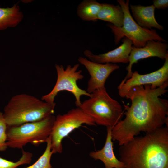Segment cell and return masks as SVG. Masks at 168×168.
Wrapping results in <instances>:
<instances>
[{"instance_id":"13","label":"cell","mask_w":168,"mask_h":168,"mask_svg":"<svg viewBox=\"0 0 168 168\" xmlns=\"http://www.w3.org/2000/svg\"><path fill=\"white\" fill-rule=\"evenodd\" d=\"M107 127V136L103 147L97 151H92L90 156L95 160H100L105 168H125L124 164L116 157L114 151L111 136L112 127Z\"/></svg>"},{"instance_id":"11","label":"cell","mask_w":168,"mask_h":168,"mask_svg":"<svg viewBox=\"0 0 168 168\" xmlns=\"http://www.w3.org/2000/svg\"><path fill=\"white\" fill-rule=\"evenodd\" d=\"M168 44L166 42L158 41H148L145 45L141 48H136L132 46L129 58V64L126 69L127 74L120 84L124 83L129 78L133 72L132 67L133 64L137 63L141 59L151 57H157L165 60L168 56Z\"/></svg>"},{"instance_id":"15","label":"cell","mask_w":168,"mask_h":168,"mask_svg":"<svg viewBox=\"0 0 168 168\" xmlns=\"http://www.w3.org/2000/svg\"><path fill=\"white\" fill-rule=\"evenodd\" d=\"M124 18V13L119 5L102 3L97 20L108 22L117 27H120L123 26Z\"/></svg>"},{"instance_id":"10","label":"cell","mask_w":168,"mask_h":168,"mask_svg":"<svg viewBox=\"0 0 168 168\" xmlns=\"http://www.w3.org/2000/svg\"><path fill=\"white\" fill-rule=\"evenodd\" d=\"M78 60L85 66L91 76L86 91L90 94L97 89L105 87V82L110 75L120 67L116 64L98 63L82 57H79Z\"/></svg>"},{"instance_id":"5","label":"cell","mask_w":168,"mask_h":168,"mask_svg":"<svg viewBox=\"0 0 168 168\" xmlns=\"http://www.w3.org/2000/svg\"><path fill=\"white\" fill-rule=\"evenodd\" d=\"M55 119L52 115L40 121L7 127L6 146L22 149L28 143L38 146L46 142L51 135Z\"/></svg>"},{"instance_id":"8","label":"cell","mask_w":168,"mask_h":168,"mask_svg":"<svg viewBox=\"0 0 168 168\" xmlns=\"http://www.w3.org/2000/svg\"><path fill=\"white\" fill-rule=\"evenodd\" d=\"M83 124L96 125L93 119L80 107L72 109L65 114L57 115L51 134V150L54 154L61 153L63 139Z\"/></svg>"},{"instance_id":"19","label":"cell","mask_w":168,"mask_h":168,"mask_svg":"<svg viewBox=\"0 0 168 168\" xmlns=\"http://www.w3.org/2000/svg\"><path fill=\"white\" fill-rule=\"evenodd\" d=\"M22 155L17 161L14 162L0 156V168H16L18 166L29 164L32 160L33 154L22 149Z\"/></svg>"},{"instance_id":"21","label":"cell","mask_w":168,"mask_h":168,"mask_svg":"<svg viewBox=\"0 0 168 168\" xmlns=\"http://www.w3.org/2000/svg\"><path fill=\"white\" fill-rule=\"evenodd\" d=\"M155 8L164 9L168 7V0H154L153 4Z\"/></svg>"},{"instance_id":"20","label":"cell","mask_w":168,"mask_h":168,"mask_svg":"<svg viewBox=\"0 0 168 168\" xmlns=\"http://www.w3.org/2000/svg\"><path fill=\"white\" fill-rule=\"evenodd\" d=\"M7 125L3 117V113L0 112V152H3L5 151L7 148L6 144L7 140Z\"/></svg>"},{"instance_id":"6","label":"cell","mask_w":168,"mask_h":168,"mask_svg":"<svg viewBox=\"0 0 168 168\" xmlns=\"http://www.w3.org/2000/svg\"><path fill=\"white\" fill-rule=\"evenodd\" d=\"M117 1L124 13L123 26L120 27H118L110 23L107 25L114 34L116 44H118L121 39L124 37L130 40L133 46L136 48L144 46L147 42L151 40L166 42L155 29L142 28L136 22L129 11V0L126 1L117 0Z\"/></svg>"},{"instance_id":"14","label":"cell","mask_w":168,"mask_h":168,"mask_svg":"<svg viewBox=\"0 0 168 168\" xmlns=\"http://www.w3.org/2000/svg\"><path fill=\"white\" fill-rule=\"evenodd\" d=\"M133 17L141 27L148 29L154 28L162 30L164 28L156 21L155 16V8L153 5L148 6L130 5Z\"/></svg>"},{"instance_id":"9","label":"cell","mask_w":168,"mask_h":168,"mask_svg":"<svg viewBox=\"0 0 168 168\" xmlns=\"http://www.w3.org/2000/svg\"><path fill=\"white\" fill-rule=\"evenodd\" d=\"M166 83H168V56L163 66L156 71L145 74H140L137 71L133 72L129 78L118 86V93L120 97L124 98L134 87L149 85L152 88L156 89Z\"/></svg>"},{"instance_id":"7","label":"cell","mask_w":168,"mask_h":168,"mask_svg":"<svg viewBox=\"0 0 168 168\" xmlns=\"http://www.w3.org/2000/svg\"><path fill=\"white\" fill-rule=\"evenodd\" d=\"M79 66L76 64L72 66L69 64L65 69L62 65L56 64L55 68L57 78L56 84L52 91L48 94L41 97V100L53 105H55L54 99L59 92L65 91L72 93L75 96V104L77 107H79L82 104L81 97L85 95L90 97L91 94L86 91L80 88L77 82L82 79L84 76L82 74V71L77 70Z\"/></svg>"},{"instance_id":"17","label":"cell","mask_w":168,"mask_h":168,"mask_svg":"<svg viewBox=\"0 0 168 168\" xmlns=\"http://www.w3.org/2000/svg\"><path fill=\"white\" fill-rule=\"evenodd\" d=\"M102 3L95 0H84L77 8V14L83 21H95L101 8Z\"/></svg>"},{"instance_id":"1","label":"cell","mask_w":168,"mask_h":168,"mask_svg":"<svg viewBox=\"0 0 168 168\" xmlns=\"http://www.w3.org/2000/svg\"><path fill=\"white\" fill-rule=\"evenodd\" d=\"M168 86L166 83L156 89L147 85L130 89L125 97L130 100L131 105H124V119L112 128V141L120 146L141 132H152L164 124L168 127V101L160 97L168 91Z\"/></svg>"},{"instance_id":"16","label":"cell","mask_w":168,"mask_h":168,"mask_svg":"<svg viewBox=\"0 0 168 168\" xmlns=\"http://www.w3.org/2000/svg\"><path fill=\"white\" fill-rule=\"evenodd\" d=\"M23 17L17 4L11 7H0V30L17 26Z\"/></svg>"},{"instance_id":"4","label":"cell","mask_w":168,"mask_h":168,"mask_svg":"<svg viewBox=\"0 0 168 168\" xmlns=\"http://www.w3.org/2000/svg\"><path fill=\"white\" fill-rule=\"evenodd\" d=\"M96 124L113 127L122 120L124 111L121 105L111 98L105 87L97 89L79 107Z\"/></svg>"},{"instance_id":"3","label":"cell","mask_w":168,"mask_h":168,"mask_svg":"<svg viewBox=\"0 0 168 168\" xmlns=\"http://www.w3.org/2000/svg\"><path fill=\"white\" fill-rule=\"evenodd\" d=\"M55 105L26 94L13 96L5 107L3 116L7 127L42 120L54 113Z\"/></svg>"},{"instance_id":"18","label":"cell","mask_w":168,"mask_h":168,"mask_svg":"<svg viewBox=\"0 0 168 168\" xmlns=\"http://www.w3.org/2000/svg\"><path fill=\"white\" fill-rule=\"evenodd\" d=\"M46 142V148L42 155L35 163L24 168H52L50 160L54 153L51 150V135L48 138Z\"/></svg>"},{"instance_id":"12","label":"cell","mask_w":168,"mask_h":168,"mask_svg":"<svg viewBox=\"0 0 168 168\" xmlns=\"http://www.w3.org/2000/svg\"><path fill=\"white\" fill-rule=\"evenodd\" d=\"M122 42L120 46L105 53L96 55L86 49L84 51V54L90 60L98 63H128L133 43L125 37L123 38Z\"/></svg>"},{"instance_id":"2","label":"cell","mask_w":168,"mask_h":168,"mask_svg":"<svg viewBox=\"0 0 168 168\" xmlns=\"http://www.w3.org/2000/svg\"><path fill=\"white\" fill-rule=\"evenodd\" d=\"M119 154L125 168H168V127L134 137Z\"/></svg>"}]
</instances>
